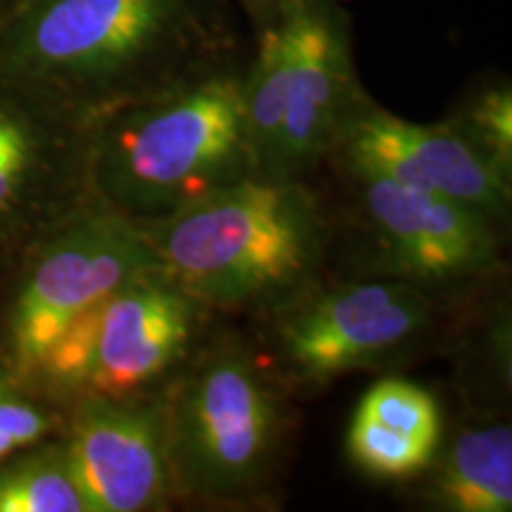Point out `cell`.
<instances>
[{
	"mask_svg": "<svg viewBox=\"0 0 512 512\" xmlns=\"http://www.w3.org/2000/svg\"><path fill=\"white\" fill-rule=\"evenodd\" d=\"M245 67L223 64L95 121L91 197L147 226L261 178L242 105Z\"/></svg>",
	"mask_w": 512,
	"mask_h": 512,
	"instance_id": "obj_2",
	"label": "cell"
},
{
	"mask_svg": "<svg viewBox=\"0 0 512 512\" xmlns=\"http://www.w3.org/2000/svg\"><path fill=\"white\" fill-rule=\"evenodd\" d=\"M209 316L162 268L128 280L102 306L86 394L159 392L202 342Z\"/></svg>",
	"mask_w": 512,
	"mask_h": 512,
	"instance_id": "obj_12",
	"label": "cell"
},
{
	"mask_svg": "<svg viewBox=\"0 0 512 512\" xmlns=\"http://www.w3.org/2000/svg\"><path fill=\"white\" fill-rule=\"evenodd\" d=\"M233 3H238L240 8L247 12L249 19L254 22L256 31H259L264 29L266 24H271L290 0H233Z\"/></svg>",
	"mask_w": 512,
	"mask_h": 512,
	"instance_id": "obj_20",
	"label": "cell"
},
{
	"mask_svg": "<svg viewBox=\"0 0 512 512\" xmlns=\"http://www.w3.org/2000/svg\"><path fill=\"white\" fill-rule=\"evenodd\" d=\"M287 72H290V31L280 12L271 24L259 29L254 60L245 67V81H242L245 121L259 157L261 178L271 174L275 147L283 131Z\"/></svg>",
	"mask_w": 512,
	"mask_h": 512,
	"instance_id": "obj_15",
	"label": "cell"
},
{
	"mask_svg": "<svg viewBox=\"0 0 512 512\" xmlns=\"http://www.w3.org/2000/svg\"><path fill=\"white\" fill-rule=\"evenodd\" d=\"M356 188V219L382 278L425 292L465 290L503 268V230L479 211L373 174H344Z\"/></svg>",
	"mask_w": 512,
	"mask_h": 512,
	"instance_id": "obj_7",
	"label": "cell"
},
{
	"mask_svg": "<svg viewBox=\"0 0 512 512\" xmlns=\"http://www.w3.org/2000/svg\"><path fill=\"white\" fill-rule=\"evenodd\" d=\"M328 162L344 174H373L479 211L503 230L512 183L498 174L451 121L415 124L370 98L351 114Z\"/></svg>",
	"mask_w": 512,
	"mask_h": 512,
	"instance_id": "obj_9",
	"label": "cell"
},
{
	"mask_svg": "<svg viewBox=\"0 0 512 512\" xmlns=\"http://www.w3.org/2000/svg\"><path fill=\"white\" fill-rule=\"evenodd\" d=\"M64 413L19 384L0 363V458L62 432Z\"/></svg>",
	"mask_w": 512,
	"mask_h": 512,
	"instance_id": "obj_19",
	"label": "cell"
},
{
	"mask_svg": "<svg viewBox=\"0 0 512 512\" xmlns=\"http://www.w3.org/2000/svg\"><path fill=\"white\" fill-rule=\"evenodd\" d=\"M285 384L238 335L202 337L162 387L176 501L252 505L292 430Z\"/></svg>",
	"mask_w": 512,
	"mask_h": 512,
	"instance_id": "obj_4",
	"label": "cell"
},
{
	"mask_svg": "<svg viewBox=\"0 0 512 512\" xmlns=\"http://www.w3.org/2000/svg\"><path fill=\"white\" fill-rule=\"evenodd\" d=\"M60 437L88 512H159L176 503L162 389L81 396L64 408Z\"/></svg>",
	"mask_w": 512,
	"mask_h": 512,
	"instance_id": "obj_8",
	"label": "cell"
},
{
	"mask_svg": "<svg viewBox=\"0 0 512 512\" xmlns=\"http://www.w3.org/2000/svg\"><path fill=\"white\" fill-rule=\"evenodd\" d=\"M233 0H24L0 24V83L91 128L240 62Z\"/></svg>",
	"mask_w": 512,
	"mask_h": 512,
	"instance_id": "obj_1",
	"label": "cell"
},
{
	"mask_svg": "<svg viewBox=\"0 0 512 512\" xmlns=\"http://www.w3.org/2000/svg\"><path fill=\"white\" fill-rule=\"evenodd\" d=\"M10 266H12V259H10V254L5 252L3 247H0V285H3V280H5V275H8Z\"/></svg>",
	"mask_w": 512,
	"mask_h": 512,
	"instance_id": "obj_22",
	"label": "cell"
},
{
	"mask_svg": "<svg viewBox=\"0 0 512 512\" xmlns=\"http://www.w3.org/2000/svg\"><path fill=\"white\" fill-rule=\"evenodd\" d=\"M475 150L512 183V91L489 86L448 117Z\"/></svg>",
	"mask_w": 512,
	"mask_h": 512,
	"instance_id": "obj_18",
	"label": "cell"
},
{
	"mask_svg": "<svg viewBox=\"0 0 512 512\" xmlns=\"http://www.w3.org/2000/svg\"><path fill=\"white\" fill-rule=\"evenodd\" d=\"M91 128L0 83V247L15 261L91 197Z\"/></svg>",
	"mask_w": 512,
	"mask_h": 512,
	"instance_id": "obj_10",
	"label": "cell"
},
{
	"mask_svg": "<svg viewBox=\"0 0 512 512\" xmlns=\"http://www.w3.org/2000/svg\"><path fill=\"white\" fill-rule=\"evenodd\" d=\"M143 233L159 268L211 313L266 316L320 283L332 221L306 181L252 178Z\"/></svg>",
	"mask_w": 512,
	"mask_h": 512,
	"instance_id": "obj_3",
	"label": "cell"
},
{
	"mask_svg": "<svg viewBox=\"0 0 512 512\" xmlns=\"http://www.w3.org/2000/svg\"><path fill=\"white\" fill-rule=\"evenodd\" d=\"M152 268L143 228L88 197L12 261L0 285V363L27 387L69 320Z\"/></svg>",
	"mask_w": 512,
	"mask_h": 512,
	"instance_id": "obj_5",
	"label": "cell"
},
{
	"mask_svg": "<svg viewBox=\"0 0 512 512\" xmlns=\"http://www.w3.org/2000/svg\"><path fill=\"white\" fill-rule=\"evenodd\" d=\"M437 446L354 413L347 432V456L356 470L380 482H408L430 465Z\"/></svg>",
	"mask_w": 512,
	"mask_h": 512,
	"instance_id": "obj_16",
	"label": "cell"
},
{
	"mask_svg": "<svg viewBox=\"0 0 512 512\" xmlns=\"http://www.w3.org/2000/svg\"><path fill=\"white\" fill-rule=\"evenodd\" d=\"M439 297L373 275L309 290L261 316L268 366L285 387H325L337 377L394 366L437 330Z\"/></svg>",
	"mask_w": 512,
	"mask_h": 512,
	"instance_id": "obj_6",
	"label": "cell"
},
{
	"mask_svg": "<svg viewBox=\"0 0 512 512\" xmlns=\"http://www.w3.org/2000/svg\"><path fill=\"white\" fill-rule=\"evenodd\" d=\"M422 498L446 512L512 510V430L508 422L467 425L439 439L430 465L418 475Z\"/></svg>",
	"mask_w": 512,
	"mask_h": 512,
	"instance_id": "obj_13",
	"label": "cell"
},
{
	"mask_svg": "<svg viewBox=\"0 0 512 512\" xmlns=\"http://www.w3.org/2000/svg\"><path fill=\"white\" fill-rule=\"evenodd\" d=\"M0 512H88L60 434L0 458Z\"/></svg>",
	"mask_w": 512,
	"mask_h": 512,
	"instance_id": "obj_14",
	"label": "cell"
},
{
	"mask_svg": "<svg viewBox=\"0 0 512 512\" xmlns=\"http://www.w3.org/2000/svg\"><path fill=\"white\" fill-rule=\"evenodd\" d=\"M283 17L290 31L287 107L268 178L306 181L328 162L368 93L356 74L351 22L337 0H290Z\"/></svg>",
	"mask_w": 512,
	"mask_h": 512,
	"instance_id": "obj_11",
	"label": "cell"
},
{
	"mask_svg": "<svg viewBox=\"0 0 512 512\" xmlns=\"http://www.w3.org/2000/svg\"><path fill=\"white\" fill-rule=\"evenodd\" d=\"M22 3H24V0H0V24H3L8 17L15 15V10Z\"/></svg>",
	"mask_w": 512,
	"mask_h": 512,
	"instance_id": "obj_21",
	"label": "cell"
},
{
	"mask_svg": "<svg viewBox=\"0 0 512 512\" xmlns=\"http://www.w3.org/2000/svg\"><path fill=\"white\" fill-rule=\"evenodd\" d=\"M356 411L430 446H437L444 434L437 399L420 384L403 377H384L375 382Z\"/></svg>",
	"mask_w": 512,
	"mask_h": 512,
	"instance_id": "obj_17",
	"label": "cell"
}]
</instances>
